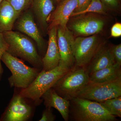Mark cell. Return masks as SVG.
<instances>
[{"instance_id":"obj_1","label":"cell","mask_w":121,"mask_h":121,"mask_svg":"<svg viewBox=\"0 0 121 121\" xmlns=\"http://www.w3.org/2000/svg\"><path fill=\"white\" fill-rule=\"evenodd\" d=\"M2 33L8 45L7 52L28 62L40 70L43 69L42 57L32 39L19 31L11 30Z\"/></svg>"},{"instance_id":"obj_2","label":"cell","mask_w":121,"mask_h":121,"mask_svg":"<svg viewBox=\"0 0 121 121\" xmlns=\"http://www.w3.org/2000/svg\"><path fill=\"white\" fill-rule=\"evenodd\" d=\"M69 118L75 121H115L110 113L98 102L75 97L69 100Z\"/></svg>"},{"instance_id":"obj_3","label":"cell","mask_w":121,"mask_h":121,"mask_svg":"<svg viewBox=\"0 0 121 121\" xmlns=\"http://www.w3.org/2000/svg\"><path fill=\"white\" fill-rule=\"evenodd\" d=\"M71 69L59 64L54 69L48 71L42 69L27 88L22 89L19 94L25 98L29 99L35 103H38L44 93L52 88L56 81Z\"/></svg>"},{"instance_id":"obj_4","label":"cell","mask_w":121,"mask_h":121,"mask_svg":"<svg viewBox=\"0 0 121 121\" xmlns=\"http://www.w3.org/2000/svg\"><path fill=\"white\" fill-rule=\"evenodd\" d=\"M90 81L86 67L74 66L57 80L52 88L60 97L70 100Z\"/></svg>"},{"instance_id":"obj_5","label":"cell","mask_w":121,"mask_h":121,"mask_svg":"<svg viewBox=\"0 0 121 121\" xmlns=\"http://www.w3.org/2000/svg\"><path fill=\"white\" fill-rule=\"evenodd\" d=\"M1 60L11 71L12 75L8 79L11 87L26 89L35 80L41 71L26 65L23 60L11 55L7 52Z\"/></svg>"},{"instance_id":"obj_6","label":"cell","mask_w":121,"mask_h":121,"mask_svg":"<svg viewBox=\"0 0 121 121\" xmlns=\"http://www.w3.org/2000/svg\"><path fill=\"white\" fill-rule=\"evenodd\" d=\"M95 13H86L71 17L68 28L76 37H87L99 34L104 30L106 20Z\"/></svg>"},{"instance_id":"obj_7","label":"cell","mask_w":121,"mask_h":121,"mask_svg":"<svg viewBox=\"0 0 121 121\" xmlns=\"http://www.w3.org/2000/svg\"><path fill=\"white\" fill-rule=\"evenodd\" d=\"M121 96V78L112 82L96 83L90 81L76 95L82 98L101 102Z\"/></svg>"},{"instance_id":"obj_8","label":"cell","mask_w":121,"mask_h":121,"mask_svg":"<svg viewBox=\"0 0 121 121\" xmlns=\"http://www.w3.org/2000/svg\"><path fill=\"white\" fill-rule=\"evenodd\" d=\"M105 43L99 34L75 38L72 45L74 66L86 67Z\"/></svg>"},{"instance_id":"obj_9","label":"cell","mask_w":121,"mask_h":121,"mask_svg":"<svg viewBox=\"0 0 121 121\" xmlns=\"http://www.w3.org/2000/svg\"><path fill=\"white\" fill-rule=\"evenodd\" d=\"M16 23V29L33 40L36 43L38 50L45 55L47 48L41 31L35 22V17L32 11L26 10L19 17Z\"/></svg>"},{"instance_id":"obj_10","label":"cell","mask_w":121,"mask_h":121,"mask_svg":"<svg viewBox=\"0 0 121 121\" xmlns=\"http://www.w3.org/2000/svg\"><path fill=\"white\" fill-rule=\"evenodd\" d=\"M74 38L73 34L67 27L63 28L57 26L56 39L60 56L59 64L71 69L75 66L72 50Z\"/></svg>"},{"instance_id":"obj_11","label":"cell","mask_w":121,"mask_h":121,"mask_svg":"<svg viewBox=\"0 0 121 121\" xmlns=\"http://www.w3.org/2000/svg\"><path fill=\"white\" fill-rule=\"evenodd\" d=\"M19 94L13 98L7 109L0 119L4 121H26L30 118L32 112L31 106Z\"/></svg>"},{"instance_id":"obj_12","label":"cell","mask_w":121,"mask_h":121,"mask_svg":"<svg viewBox=\"0 0 121 121\" xmlns=\"http://www.w3.org/2000/svg\"><path fill=\"white\" fill-rule=\"evenodd\" d=\"M48 19V30L54 26L67 27L72 13L77 5V0H61Z\"/></svg>"},{"instance_id":"obj_13","label":"cell","mask_w":121,"mask_h":121,"mask_svg":"<svg viewBox=\"0 0 121 121\" xmlns=\"http://www.w3.org/2000/svg\"><path fill=\"white\" fill-rule=\"evenodd\" d=\"M57 27L54 26L48 30V41L47 48L42 58L43 70H50L58 66L60 59V54L57 44Z\"/></svg>"},{"instance_id":"obj_14","label":"cell","mask_w":121,"mask_h":121,"mask_svg":"<svg viewBox=\"0 0 121 121\" xmlns=\"http://www.w3.org/2000/svg\"><path fill=\"white\" fill-rule=\"evenodd\" d=\"M33 13L37 20L39 26L43 33L48 31V17L54 10L52 0H33Z\"/></svg>"},{"instance_id":"obj_15","label":"cell","mask_w":121,"mask_h":121,"mask_svg":"<svg viewBox=\"0 0 121 121\" xmlns=\"http://www.w3.org/2000/svg\"><path fill=\"white\" fill-rule=\"evenodd\" d=\"M45 107L56 109L65 121H69V100L58 95L52 88L48 89L42 95Z\"/></svg>"},{"instance_id":"obj_16","label":"cell","mask_w":121,"mask_h":121,"mask_svg":"<svg viewBox=\"0 0 121 121\" xmlns=\"http://www.w3.org/2000/svg\"><path fill=\"white\" fill-rule=\"evenodd\" d=\"M115 63L110 50L109 46L105 43L86 67L90 76L95 72Z\"/></svg>"},{"instance_id":"obj_17","label":"cell","mask_w":121,"mask_h":121,"mask_svg":"<svg viewBox=\"0 0 121 121\" xmlns=\"http://www.w3.org/2000/svg\"><path fill=\"white\" fill-rule=\"evenodd\" d=\"M20 15L5 0L0 4V33L11 31Z\"/></svg>"},{"instance_id":"obj_18","label":"cell","mask_w":121,"mask_h":121,"mask_svg":"<svg viewBox=\"0 0 121 121\" xmlns=\"http://www.w3.org/2000/svg\"><path fill=\"white\" fill-rule=\"evenodd\" d=\"M121 78V66L115 63L94 72L90 75V80L96 83L108 82Z\"/></svg>"},{"instance_id":"obj_19","label":"cell","mask_w":121,"mask_h":121,"mask_svg":"<svg viewBox=\"0 0 121 121\" xmlns=\"http://www.w3.org/2000/svg\"><path fill=\"white\" fill-rule=\"evenodd\" d=\"M113 115L121 117V96L99 102Z\"/></svg>"},{"instance_id":"obj_20","label":"cell","mask_w":121,"mask_h":121,"mask_svg":"<svg viewBox=\"0 0 121 121\" xmlns=\"http://www.w3.org/2000/svg\"><path fill=\"white\" fill-rule=\"evenodd\" d=\"M107 10L101 0H91L90 4L86 9L81 12L75 14L73 16L90 13L106 15H107Z\"/></svg>"},{"instance_id":"obj_21","label":"cell","mask_w":121,"mask_h":121,"mask_svg":"<svg viewBox=\"0 0 121 121\" xmlns=\"http://www.w3.org/2000/svg\"><path fill=\"white\" fill-rule=\"evenodd\" d=\"M20 15L32 5L33 0H5Z\"/></svg>"},{"instance_id":"obj_22","label":"cell","mask_w":121,"mask_h":121,"mask_svg":"<svg viewBox=\"0 0 121 121\" xmlns=\"http://www.w3.org/2000/svg\"><path fill=\"white\" fill-rule=\"evenodd\" d=\"M110 50L114 59L115 63L121 65V44L109 46Z\"/></svg>"},{"instance_id":"obj_23","label":"cell","mask_w":121,"mask_h":121,"mask_svg":"<svg viewBox=\"0 0 121 121\" xmlns=\"http://www.w3.org/2000/svg\"><path fill=\"white\" fill-rule=\"evenodd\" d=\"M104 7L108 10L117 12L120 8L119 0H101Z\"/></svg>"},{"instance_id":"obj_24","label":"cell","mask_w":121,"mask_h":121,"mask_svg":"<svg viewBox=\"0 0 121 121\" xmlns=\"http://www.w3.org/2000/svg\"><path fill=\"white\" fill-rule=\"evenodd\" d=\"M8 48V45L3 36V34L0 33V81L2 78L4 73V69L2 68L1 60V58L4 53L7 51Z\"/></svg>"},{"instance_id":"obj_25","label":"cell","mask_w":121,"mask_h":121,"mask_svg":"<svg viewBox=\"0 0 121 121\" xmlns=\"http://www.w3.org/2000/svg\"><path fill=\"white\" fill-rule=\"evenodd\" d=\"M91 0H77V5L71 17L84 11L89 6Z\"/></svg>"},{"instance_id":"obj_26","label":"cell","mask_w":121,"mask_h":121,"mask_svg":"<svg viewBox=\"0 0 121 121\" xmlns=\"http://www.w3.org/2000/svg\"><path fill=\"white\" fill-rule=\"evenodd\" d=\"M56 116L53 113L52 108L46 107L42 113V117L39 121H54Z\"/></svg>"},{"instance_id":"obj_27","label":"cell","mask_w":121,"mask_h":121,"mask_svg":"<svg viewBox=\"0 0 121 121\" xmlns=\"http://www.w3.org/2000/svg\"><path fill=\"white\" fill-rule=\"evenodd\" d=\"M111 36L114 37H118L121 36V23H117L113 25L111 29Z\"/></svg>"},{"instance_id":"obj_28","label":"cell","mask_w":121,"mask_h":121,"mask_svg":"<svg viewBox=\"0 0 121 121\" xmlns=\"http://www.w3.org/2000/svg\"><path fill=\"white\" fill-rule=\"evenodd\" d=\"M60 0H54V1L56 2H59Z\"/></svg>"},{"instance_id":"obj_29","label":"cell","mask_w":121,"mask_h":121,"mask_svg":"<svg viewBox=\"0 0 121 121\" xmlns=\"http://www.w3.org/2000/svg\"><path fill=\"white\" fill-rule=\"evenodd\" d=\"M3 0H0V4L1 3V2L3 1Z\"/></svg>"},{"instance_id":"obj_30","label":"cell","mask_w":121,"mask_h":121,"mask_svg":"<svg viewBox=\"0 0 121 121\" xmlns=\"http://www.w3.org/2000/svg\"><path fill=\"white\" fill-rule=\"evenodd\" d=\"M120 0V1H121V0Z\"/></svg>"}]
</instances>
